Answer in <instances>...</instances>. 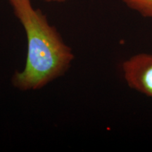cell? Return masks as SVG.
I'll return each mask as SVG.
<instances>
[{
  "instance_id": "277c9868",
  "label": "cell",
  "mask_w": 152,
  "mask_h": 152,
  "mask_svg": "<svg viewBox=\"0 0 152 152\" xmlns=\"http://www.w3.org/2000/svg\"><path fill=\"white\" fill-rule=\"evenodd\" d=\"M45 1H48V2H52V1H55V2H64L66 0H45Z\"/></svg>"
},
{
  "instance_id": "7a4b0ae2",
  "label": "cell",
  "mask_w": 152,
  "mask_h": 152,
  "mask_svg": "<svg viewBox=\"0 0 152 152\" xmlns=\"http://www.w3.org/2000/svg\"><path fill=\"white\" fill-rule=\"evenodd\" d=\"M124 78L130 88L152 98V54L141 53L122 64Z\"/></svg>"
},
{
  "instance_id": "3957f363",
  "label": "cell",
  "mask_w": 152,
  "mask_h": 152,
  "mask_svg": "<svg viewBox=\"0 0 152 152\" xmlns=\"http://www.w3.org/2000/svg\"><path fill=\"white\" fill-rule=\"evenodd\" d=\"M129 8L152 19V0H122Z\"/></svg>"
},
{
  "instance_id": "6da1fadb",
  "label": "cell",
  "mask_w": 152,
  "mask_h": 152,
  "mask_svg": "<svg viewBox=\"0 0 152 152\" xmlns=\"http://www.w3.org/2000/svg\"><path fill=\"white\" fill-rule=\"evenodd\" d=\"M9 1L28 39L26 66L23 71L15 73L13 84L23 91L39 90L64 75L74 55L46 16L33 8L30 0Z\"/></svg>"
}]
</instances>
